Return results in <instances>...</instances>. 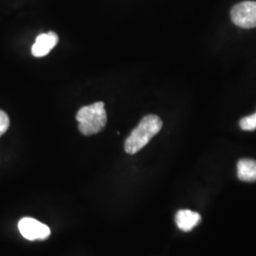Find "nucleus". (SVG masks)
I'll return each instance as SVG.
<instances>
[{
    "label": "nucleus",
    "mask_w": 256,
    "mask_h": 256,
    "mask_svg": "<svg viewBox=\"0 0 256 256\" xmlns=\"http://www.w3.org/2000/svg\"><path fill=\"white\" fill-rule=\"evenodd\" d=\"M162 126V120L156 115H148L144 117L126 140V152L129 155L137 154L160 133Z\"/></svg>",
    "instance_id": "1"
},
{
    "label": "nucleus",
    "mask_w": 256,
    "mask_h": 256,
    "mask_svg": "<svg viewBox=\"0 0 256 256\" xmlns=\"http://www.w3.org/2000/svg\"><path fill=\"white\" fill-rule=\"evenodd\" d=\"M232 20L239 28H256V2L246 1L236 5L232 10Z\"/></svg>",
    "instance_id": "3"
},
{
    "label": "nucleus",
    "mask_w": 256,
    "mask_h": 256,
    "mask_svg": "<svg viewBox=\"0 0 256 256\" xmlns=\"http://www.w3.org/2000/svg\"><path fill=\"white\" fill-rule=\"evenodd\" d=\"M58 41V36L54 32L41 34L40 36H38L36 44L32 46V54L37 58L45 57L57 46Z\"/></svg>",
    "instance_id": "5"
},
{
    "label": "nucleus",
    "mask_w": 256,
    "mask_h": 256,
    "mask_svg": "<svg viewBox=\"0 0 256 256\" xmlns=\"http://www.w3.org/2000/svg\"><path fill=\"white\" fill-rule=\"evenodd\" d=\"M238 178L245 182H256V160L244 158L238 164Z\"/></svg>",
    "instance_id": "7"
},
{
    "label": "nucleus",
    "mask_w": 256,
    "mask_h": 256,
    "mask_svg": "<svg viewBox=\"0 0 256 256\" xmlns=\"http://www.w3.org/2000/svg\"><path fill=\"white\" fill-rule=\"evenodd\" d=\"M18 229L22 236L30 241L46 240L50 236V229L38 220L24 218L18 223Z\"/></svg>",
    "instance_id": "4"
},
{
    "label": "nucleus",
    "mask_w": 256,
    "mask_h": 256,
    "mask_svg": "<svg viewBox=\"0 0 256 256\" xmlns=\"http://www.w3.org/2000/svg\"><path fill=\"white\" fill-rule=\"evenodd\" d=\"M76 120L79 122V130L82 135L88 137L100 133L108 124L104 102H99L84 106L78 111Z\"/></svg>",
    "instance_id": "2"
},
{
    "label": "nucleus",
    "mask_w": 256,
    "mask_h": 256,
    "mask_svg": "<svg viewBox=\"0 0 256 256\" xmlns=\"http://www.w3.org/2000/svg\"><path fill=\"white\" fill-rule=\"evenodd\" d=\"M240 128L244 131H254L256 130V113L252 116L245 117L240 120Z\"/></svg>",
    "instance_id": "8"
},
{
    "label": "nucleus",
    "mask_w": 256,
    "mask_h": 256,
    "mask_svg": "<svg viewBox=\"0 0 256 256\" xmlns=\"http://www.w3.org/2000/svg\"><path fill=\"white\" fill-rule=\"evenodd\" d=\"M10 128L9 116L2 110H0V138L2 137Z\"/></svg>",
    "instance_id": "9"
},
{
    "label": "nucleus",
    "mask_w": 256,
    "mask_h": 256,
    "mask_svg": "<svg viewBox=\"0 0 256 256\" xmlns=\"http://www.w3.org/2000/svg\"><path fill=\"white\" fill-rule=\"evenodd\" d=\"M200 221L202 216L192 210H180L176 216V223L178 228L185 232L192 230L200 223Z\"/></svg>",
    "instance_id": "6"
}]
</instances>
